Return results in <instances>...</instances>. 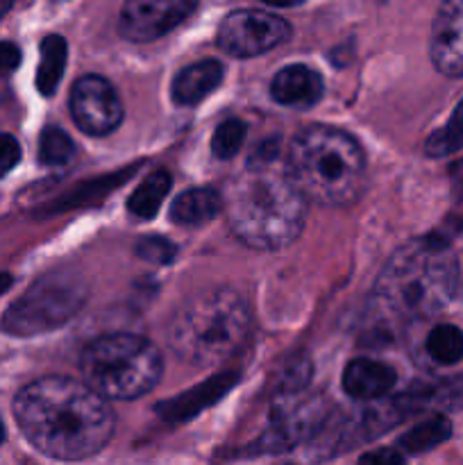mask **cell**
<instances>
[{"label": "cell", "mask_w": 463, "mask_h": 465, "mask_svg": "<svg viewBox=\"0 0 463 465\" xmlns=\"http://www.w3.org/2000/svg\"><path fill=\"white\" fill-rule=\"evenodd\" d=\"M277 465H295V463H277Z\"/></svg>", "instance_id": "cell-35"}, {"label": "cell", "mask_w": 463, "mask_h": 465, "mask_svg": "<svg viewBox=\"0 0 463 465\" xmlns=\"http://www.w3.org/2000/svg\"><path fill=\"white\" fill-rule=\"evenodd\" d=\"M75 154V143L59 127H48L39 139V159L45 166H64Z\"/></svg>", "instance_id": "cell-22"}, {"label": "cell", "mask_w": 463, "mask_h": 465, "mask_svg": "<svg viewBox=\"0 0 463 465\" xmlns=\"http://www.w3.org/2000/svg\"><path fill=\"white\" fill-rule=\"evenodd\" d=\"M357 465H407V461H404V457L398 452V450L379 448L363 454Z\"/></svg>", "instance_id": "cell-28"}, {"label": "cell", "mask_w": 463, "mask_h": 465, "mask_svg": "<svg viewBox=\"0 0 463 465\" xmlns=\"http://www.w3.org/2000/svg\"><path fill=\"white\" fill-rule=\"evenodd\" d=\"M68 45L64 36L50 35L41 41V62L39 71H36V89L44 95H53L57 91L59 80L64 75V66H66Z\"/></svg>", "instance_id": "cell-18"}, {"label": "cell", "mask_w": 463, "mask_h": 465, "mask_svg": "<svg viewBox=\"0 0 463 465\" xmlns=\"http://www.w3.org/2000/svg\"><path fill=\"white\" fill-rule=\"evenodd\" d=\"M457 298H463V268H458V282H457Z\"/></svg>", "instance_id": "cell-31"}, {"label": "cell", "mask_w": 463, "mask_h": 465, "mask_svg": "<svg viewBox=\"0 0 463 465\" xmlns=\"http://www.w3.org/2000/svg\"><path fill=\"white\" fill-rule=\"evenodd\" d=\"M12 5H14V0H0V16H5V14L9 12V9H12Z\"/></svg>", "instance_id": "cell-32"}, {"label": "cell", "mask_w": 463, "mask_h": 465, "mask_svg": "<svg viewBox=\"0 0 463 465\" xmlns=\"http://www.w3.org/2000/svg\"><path fill=\"white\" fill-rule=\"evenodd\" d=\"M261 3L271 5V7H298L304 0H261Z\"/></svg>", "instance_id": "cell-30"}, {"label": "cell", "mask_w": 463, "mask_h": 465, "mask_svg": "<svg viewBox=\"0 0 463 465\" xmlns=\"http://www.w3.org/2000/svg\"><path fill=\"white\" fill-rule=\"evenodd\" d=\"M398 375L390 366L372 359H354L343 372V391L354 400L372 402L381 400L393 391Z\"/></svg>", "instance_id": "cell-14"}, {"label": "cell", "mask_w": 463, "mask_h": 465, "mask_svg": "<svg viewBox=\"0 0 463 465\" xmlns=\"http://www.w3.org/2000/svg\"><path fill=\"white\" fill-rule=\"evenodd\" d=\"M86 300V284L68 271L36 280L3 318V330L14 336H36L66 325Z\"/></svg>", "instance_id": "cell-7"}, {"label": "cell", "mask_w": 463, "mask_h": 465, "mask_svg": "<svg viewBox=\"0 0 463 465\" xmlns=\"http://www.w3.org/2000/svg\"><path fill=\"white\" fill-rule=\"evenodd\" d=\"M21 64V50L16 44H9V41H0V77L14 73Z\"/></svg>", "instance_id": "cell-29"}, {"label": "cell", "mask_w": 463, "mask_h": 465, "mask_svg": "<svg viewBox=\"0 0 463 465\" xmlns=\"http://www.w3.org/2000/svg\"><path fill=\"white\" fill-rule=\"evenodd\" d=\"M84 384L104 400H136L162 380V354L143 336L107 334L82 352Z\"/></svg>", "instance_id": "cell-6"}, {"label": "cell", "mask_w": 463, "mask_h": 465, "mask_svg": "<svg viewBox=\"0 0 463 465\" xmlns=\"http://www.w3.org/2000/svg\"><path fill=\"white\" fill-rule=\"evenodd\" d=\"M195 5L198 0H127L118 16V32L127 41L148 44L186 21Z\"/></svg>", "instance_id": "cell-10"}, {"label": "cell", "mask_w": 463, "mask_h": 465, "mask_svg": "<svg viewBox=\"0 0 463 465\" xmlns=\"http://www.w3.org/2000/svg\"><path fill=\"white\" fill-rule=\"evenodd\" d=\"M71 114L82 132L104 136L121 125L123 103L112 82L100 75H84L73 84Z\"/></svg>", "instance_id": "cell-9"}, {"label": "cell", "mask_w": 463, "mask_h": 465, "mask_svg": "<svg viewBox=\"0 0 463 465\" xmlns=\"http://www.w3.org/2000/svg\"><path fill=\"white\" fill-rule=\"evenodd\" d=\"M239 375L236 372H222V375H216L213 380L204 381V384L195 386V389L186 391V393L177 395V398L166 400L157 407V413L166 422H186L193 416L202 413L204 409L216 404L232 386L236 384Z\"/></svg>", "instance_id": "cell-12"}, {"label": "cell", "mask_w": 463, "mask_h": 465, "mask_svg": "<svg viewBox=\"0 0 463 465\" xmlns=\"http://www.w3.org/2000/svg\"><path fill=\"white\" fill-rule=\"evenodd\" d=\"M427 354L436 363L452 366L463 359V331L454 325H438L427 336Z\"/></svg>", "instance_id": "cell-20"}, {"label": "cell", "mask_w": 463, "mask_h": 465, "mask_svg": "<svg viewBox=\"0 0 463 465\" xmlns=\"http://www.w3.org/2000/svg\"><path fill=\"white\" fill-rule=\"evenodd\" d=\"M286 175L300 193L325 207H345L366 182V154L359 141L331 125H311L293 136Z\"/></svg>", "instance_id": "cell-3"}, {"label": "cell", "mask_w": 463, "mask_h": 465, "mask_svg": "<svg viewBox=\"0 0 463 465\" xmlns=\"http://www.w3.org/2000/svg\"><path fill=\"white\" fill-rule=\"evenodd\" d=\"M177 248L163 236H145L136 243V257H141L148 263H159V266H166L175 259Z\"/></svg>", "instance_id": "cell-25"}, {"label": "cell", "mask_w": 463, "mask_h": 465, "mask_svg": "<svg viewBox=\"0 0 463 465\" xmlns=\"http://www.w3.org/2000/svg\"><path fill=\"white\" fill-rule=\"evenodd\" d=\"M222 75H225L222 64L216 59H202V62L191 64L184 71L177 73L175 82H172V100L182 107L202 103L212 91H216V86L222 82Z\"/></svg>", "instance_id": "cell-15"}, {"label": "cell", "mask_w": 463, "mask_h": 465, "mask_svg": "<svg viewBox=\"0 0 463 465\" xmlns=\"http://www.w3.org/2000/svg\"><path fill=\"white\" fill-rule=\"evenodd\" d=\"M458 268L457 257L440 234L411 241L390 257L377 277V304L399 321L434 316L457 298Z\"/></svg>", "instance_id": "cell-2"}, {"label": "cell", "mask_w": 463, "mask_h": 465, "mask_svg": "<svg viewBox=\"0 0 463 465\" xmlns=\"http://www.w3.org/2000/svg\"><path fill=\"white\" fill-rule=\"evenodd\" d=\"M291 25L275 14L261 9H236L218 27V45L232 57H257L284 44Z\"/></svg>", "instance_id": "cell-8"}, {"label": "cell", "mask_w": 463, "mask_h": 465, "mask_svg": "<svg viewBox=\"0 0 463 465\" xmlns=\"http://www.w3.org/2000/svg\"><path fill=\"white\" fill-rule=\"evenodd\" d=\"M245 136H248V125L239 118H230V121H222L216 127L212 139V153L216 154V159L227 162V159L236 157L241 148L245 143Z\"/></svg>", "instance_id": "cell-23"}, {"label": "cell", "mask_w": 463, "mask_h": 465, "mask_svg": "<svg viewBox=\"0 0 463 465\" xmlns=\"http://www.w3.org/2000/svg\"><path fill=\"white\" fill-rule=\"evenodd\" d=\"M9 284H12V277H9V275H0V293H3V291H7Z\"/></svg>", "instance_id": "cell-33"}, {"label": "cell", "mask_w": 463, "mask_h": 465, "mask_svg": "<svg viewBox=\"0 0 463 465\" xmlns=\"http://www.w3.org/2000/svg\"><path fill=\"white\" fill-rule=\"evenodd\" d=\"M449 436H452V422L445 416H440V413H436V416L427 418L420 425L409 430L399 439V448L409 454H425L443 445Z\"/></svg>", "instance_id": "cell-19"}, {"label": "cell", "mask_w": 463, "mask_h": 465, "mask_svg": "<svg viewBox=\"0 0 463 465\" xmlns=\"http://www.w3.org/2000/svg\"><path fill=\"white\" fill-rule=\"evenodd\" d=\"M277 153H280V141H263V143L252 153V159L248 162V171H261V168H268L275 162Z\"/></svg>", "instance_id": "cell-27"}, {"label": "cell", "mask_w": 463, "mask_h": 465, "mask_svg": "<svg viewBox=\"0 0 463 465\" xmlns=\"http://www.w3.org/2000/svg\"><path fill=\"white\" fill-rule=\"evenodd\" d=\"M311 380V363L309 359H295L284 368V375L280 381V398H293L295 393L307 389Z\"/></svg>", "instance_id": "cell-24"}, {"label": "cell", "mask_w": 463, "mask_h": 465, "mask_svg": "<svg viewBox=\"0 0 463 465\" xmlns=\"http://www.w3.org/2000/svg\"><path fill=\"white\" fill-rule=\"evenodd\" d=\"M429 57L436 71L463 77V0H443L429 36Z\"/></svg>", "instance_id": "cell-11"}, {"label": "cell", "mask_w": 463, "mask_h": 465, "mask_svg": "<svg viewBox=\"0 0 463 465\" xmlns=\"http://www.w3.org/2000/svg\"><path fill=\"white\" fill-rule=\"evenodd\" d=\"M463 148V100L457 104V109L449 116L448 125L436 130L434 134L427 139L425 153L431 159H443L449 154L458 153Z\"/></svg>", "instance_id": "cell-21"}, {"label": "cell", "mask_w": 463, "mask_h": 465, "mask_svg": "<svg viewBox=\"0 0 463 465\" xmlns=\"http://www.w3.org/2000/svg\"><path fill=\"white\" fill-rule=\"evenodd\" d=\"M222 207H225V203H222V198L216 191L189 189L182 195H177V200L171 207V218L177 225L198 227L216 218Z\"/></svg>", "instance_id": "cell-16"}, {"label": "cell", "mask_w": 463, "mask_h": 465, "mask_svg": "<svg viewBox=\"0 0 463 465\" xmlns=\"http://www.w3.org/2000/svg\"><path fill=\"white\" fill-rule=\"evenodd\" d=\"M5 440V427H3V422H0V443H3Z\"/></svg>", "instance_id": "cell-34"}, {"label": "cell", "mask_w": 463, "mask_h": 465, "mask_svg": "<svg viewBox=\"0 0 463 465\" xmlns=\"http://www.w3.org/2000/svg\"><path fill=\"white\" fill-rule=\"evenodd\" d=\"M304 195L289 175L248 171L230 191L227 216L236 239L257 250L293 243L304 227Z\"/></svg>", "instance_id": "cell-4"}, {"label": "cell", "mask_w": 463, "mask_h": 465, "mask_svg": "<svg viewBox=\"0 0 463 465\" xmlns=\"http://www.w3.org/2000/svg\"><path fill=\"white\" fill-rule=\"evenodd\" d=\"M23 436L57 461H82L109 443L116 427L112 407L84 381L44 377L14 400Z\"/></svg>", "instance_id": "cell-1"}, {"label": "cell", "mask_w": 463, "mask_h": 465, "mask_svg": "<svg viewBox=\"0 0 463 465\" xmlns=\"http://www.w3.org/2000/svg\"><path fill=\"white\" fill-rule=\"evenodd\" d=\"M21 159V145L12 134H0V177L12 173Z\"/></svg>", "instance_id": "cell-26"}, {"label": "cell", "mask_w": 463, "mask_h": 465, "mask_svg": "<svg viewBox=\"0 0 463 465\" xmlns=\"http://www.w3.org/2000/svg\"><path fill=\"white\" fill-rule=\"evenodd\" d=\"M171 173L163 171V168L162 171L150 173V175L141 182L139 189H136L134 193L130 195V200H127V209H130L132 216L141 218V221L154 218V213L162 207L163 198H166L168 191H171Z\"/></svg>", "instance_id": "cell-17"}, {"label": "cell", "mask_w": 463, "mask_h": 465, "mask_svg": "<svg viewBox=\"0 0 463 465\" xmlns=\"http://www.w3.org/2000/svg\"><path fill=\"white\" fill-rule=\"evenodd\" d=\"M271 94L284 107L309 109L322 98V77L313 68L293 64L272 77Z\"/></svg>", "instance_id": "cell-13"}, {"label": "cell", "mask_w": 463, "mask_h": 465, "mask_svg": "<svg viewBox=\"0 0 463 465\" xmlns=\"http://www.w3.org/2000/svg\"><path fill=\"white\" fill-rule=\"evenodd\" d=\"M250 313L232 289H213L191 300L168 327L171 350L191 366H212L245 341Z\"/></svg>", "instance_id": "cell-5"}]
</instances>
